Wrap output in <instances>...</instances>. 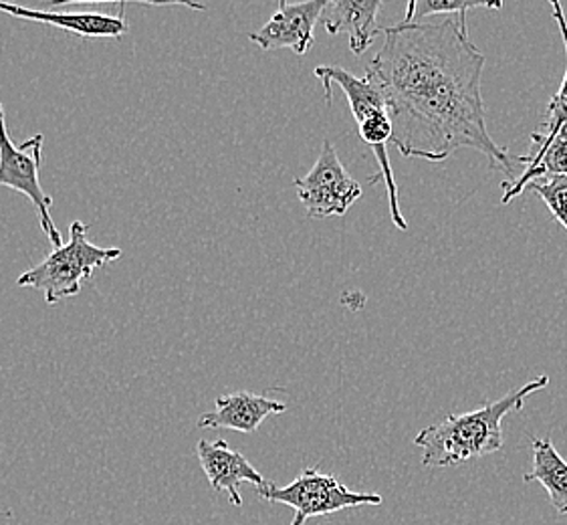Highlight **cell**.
Wrapping results in <instances>:
<instances>
[{
	"label": "cell",
	"instance_id": "obj_1",
	"mask_svg": "<svg viewBox=\"0 0 567 525\" xmlns=\"http://www.w3.org/2000/svg\"><path fill=\"white\" fill-rule=\"evenodd\" d=\"M384 43L365 78L384 93L398 152L444 162L461 148L477 150L513 183L517 158L491 137L481 93L485 53L468 37L466 14L439 23H398L382 29Z\"/></svg>",
	"mask_w": 567,
	"mask_h": 525
},
{
	"label": "cell",
	"instance_id": "obj_2",
	"mask_svg": "<svg viewBox=\"0 0 567 525\" xmlns=\"http://www.w3.org/2000/svg\"><path fill=\"white\" fill-rule=\"evenodd\" d=\"M547 384L549 377L535 378L503 399L485 402V406L477 411L453 414L441 423L422 429L414 439V445L422 449V465L429 469L454 467L471 459L497 453L503 449V419L511 411H522L525 399Z\"/></svg>",
	"mask_w": 567,
	"mask_h": 525
},
{
	"label": "cell",
	"instance_id": "obj_3",
	"mask_svg": "<svg viewBox=\"0 0 567 525\" xmlns=\"http://www.w3.org/2000/svg\"><path fill=\"white\" fill-rule=\"evenodd\" d=\"M316 78L323 85L326 102H331V85L338 83L352 107L353 120L360 130V137L374 152L378 162V178L386 184L388 203H390V217L394 227L400 230L409 229L406 218L402 217L400 203H398V184L394 172L390 166L388 156V142H392V122L388 114L384 93L370 78H355L350 71L338 65H321L313 71Z\"/></svg>",
	"mask_w": 567,
	"mask_h": 525
},
{
	"label": "cell",
	"instance_id": "obj_4",
	"mask_svg": "<svg viewBox=\"0 0 567 525\" xmlns=\"http://www.w3.org/2000/svg\"><path fill=\"white\" fill-rule=\"evenodd\" d=\"M87 230L85 223L73 220L68 243L24 271L17 279V286L43 291L47 306H58L59 301L81 294L83 284L90 281L97 269L122 257V249H105L91 243Z\"/></svg>",
	"mask_w": 567,
	"mask_h": 525
},
{
	"label": "cell",
	"instance_id": "obj_5",
	"mask_svg": "<svg viewBox=\"0 0 567 525\" xmlns=\"http://www.w3.org/2000/svg\"><path fill=\"white\" fill-rule=\"evenodd\" d=\"M257 493L265 502L293 507L296 515L303 517L306 522L311 517H326L343 509L382 503V495L352 492L341 485L336 475L321 473L318 467L303 469L297 480L284 487L267 481L265 485L257 487Z\"/></svg>",
	"mask_w": 567,
	"mask_h": 525
},
{
	"label": "cell",
	"instance_id": "obj_6",
	"mask_svg": "<svg viewBox=\"0 0 567 525\" xmlns=\"http://www.w3.org/2000/svg\"><path fill=\"white\" fill-rule=\"evenodd\" d=\"M43 144H45V136L37 134L29 137L21 146H17L7 132L4 107L0 103V186L17 191L33 203L41 229L45 233L49 243L53 245V249H59L63 247V237L51 217L53 198L47 195L39 176L41 162H43Z\"/></svg>",
	"mask_w": 567,
	"mask_h": 525
},
{
	"label": "cell",
	"instance_id": "obj_7",
	"mask_svg": "<svg viewBox=\"0 0 567 525\" xmlns=\"http://www.w3.org/2000/svg\"><path fill=\"white\" fill-rule=\"evenodd\" d=\"M293 184L307 217L311 218L341 217L362 198V186L343 168L329 140L323 142L313 168Z\"/></svg>",
	"mask_w": 567,
	"mask_h": 525
},
{
	"label": "cell",
	"instance_id": "obj_8",
	"mask_svg": "<svg viewBox=\"0 0 567 525\" xmlns=\"http://www.w3.org/2000/svg\"><path fill=\"white\" fill-rule=\"evenodd\" d=\"M326 4V0H307L297 4L281 0L271 21L259 31L250 33L249 39L255 45L261 47L262 51L291 49L297 55H306L316 41L313 31L318 21H321Z\"/></svg>",
	"mask_w": 567,
	"mask_h": 525
},
{
	"label": "cell",
	"instance_id": "obj_9",
	"mask_svg": "<svg viewBox=\"0 0 567 525\" xmlns=\"http://www.w3.org/2000/svg\"><path fill=\"white\" fill-rule=\"evenodd\" d=\"M196 455L210 487L215 492L227 493L228 500L235 507L243 505L239 492L243 483H249L255 490L267 483L259 473V469L252 467L249 459L239 451L230 449L227 441L223 439H218L215 443L200 441L196 446Z\"/></svg>",
	"mask_w": 567,
	"mask_h": 525
},
{
	"label": "cell",
	"instance_id": "obj_10",
	"mask_svg": "<svg viewBox=\"0 0 567 525\" xmlns=\"http://www.w3.org/2000/svg\"><path fill=\"white\" fill-rule=\"evenodd\" d=\"M0 12H7L14 19L49 24L81 39H122L130 31V24L125 21L124 14L114 17L105 12L39 11V9H27L19 4H9V2H0Z\"/></svg>",
	"mask_w": 567,
	"mask_h": 525
},
{
	"label": "cell",
	"instance_id": "obj_11",
	"mask_svg": "<svg viewBox=\"0 0 567 525\" xmlns=\"http://www.w3.org/2000/svg\"><path fill=\"white\" fill-rule=\"evenodd\" d=\"M287 411V404L279 400L267 399L249 390L218 397L215 411L205 412L198 419V429H230L239 433H257L262 421L271 414Z\"/></svg>",
	"mask_w": 567,
	"mask_h": 525
},
{
	"label": "cell",
	"instance_id": "obj_12",
	"mask_svg": "<svg viewBox=\"0 0 567 525\" xmlns=\"http://www.w3.org/2000/svg\"><path fill=\"white\" fill-rule=\"evenodd\" d=\"M380 9V0H333L321 12V23L329 34L348 33L353 55H363L382 33L375 27Z\"/></svg>",
	"mask_w": 567,
	"mask_h": 525
},
{
	"label": "cell",
	"instance_id": "obj_13",
	"mask_svg": "<svg viewBox=\"0 0 567 525\" xmlns=\"http://www.w3.org/2000/svg\"><path fill=\"white\" fill-rule=\"evenodd\" d=\"M517 164H523L525 171L513 183H503V205L522 196L525 188L535 181L567 176V127L544 148H532L529 156H519Z\"/></svg>",
	"mask_w": 567,
	"mask_h": 525
},
{
	"label": "cell",
	"instance_id": "obj_14",
	"mask_svg": "<svg viewBox=\"0 0 567 525\" xmlns=\"http://www.w3.org/2000/svg\"><path fill=\"white\" fill-rule=\"evenodd\" d=\"M534 463L532 471L523 475L525 483L537 481L545 492L549 493V502L559 515H567V463L557 453L554 443L545 436H535L532 443Z\"/></svg>",
	"mask_w": 567,
	"mask_h": 525
},
{
	"label": "cell",
	"instance_id": "obj_15",
	"mask_svg": "<svg viewBox=\"0 0 567 525\" xmlns=\"http://www.w3.org/2000/svg\"><path fill=\"white\" fill-rule=\"evenodd\" d=\"M551 11H554V19H556L557 27L561 31V37H564L567 59V21L566 14H564V7L557 0H551ZM547 115H549L547 124H544L539 132L532 134V144H534L532 148H544L564 127H567V63L561 85H559L556 95L551 97V102L547 105Z\"/></svg>",
	"mask_w": 567,
	"mask_h": 525
},
{
	"label": "cell",
	"instance_id": "obj_16",
	"mask_svg": "<svg viewBox=\"0 0 567 525\" xmlns=\"http://www.w3.org/2000/svg\"><path fill=\"white\" fill-rule=\"evenodd\" d=\"M477 9H495L501 11L503 2H478V0H410L406 4V14L400 23H422L426 17H451V14H466Z\"/></svg>",
	"mask_w": 567,
	"mask_h": 525
},
{
	"label": "cell",
	"instance_id": "obj_17",
	"mask_svg": "<svg viewBox=\"0 0 567 525\" xmlns=\"http://www.w3.org/2000/svg\"><path fill=\"white\" fill-rule=\"evenodd\" d=\"M525 191H532L537 198H542L551 217L567 230V176L535 181Z\"/></svg>",
	"mask_w": 567,
	"mask_h": 525
},
{
	"label": "cell",
	"instance_id": "obj_18",
	"mask_svg": "<svg viewBox=\"0 0 567 525\" xmlns=\"http://www.w3.org/2000/svg\"><path fill=\"white\" fill-rule=\"evenodd\" d=\"M291 525H306V519H303V517H299V515H296V519L291 522Z\"/></svg>",
	"mask_w": 567,
	"mask_h": 525
}]
</instances>
